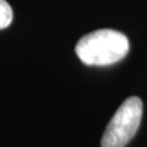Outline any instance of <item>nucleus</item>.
<instances>
[{"instance_id":"f03ea898","label":"nucleus","mask_w":147,"mask_h":147,"mask_svg":"<svg viewBox=\"0 0 147 147\" xmlns=\"http://www.w3.org/2000/svg\"><path fill=\"white\" fill-rule=\"evenodd\" d=\"M144 105L139 97L125 99L105 127L100 146L125 147L136 134L142 118Z\"/></svg>"},{"instance_id":"7ed1b4c3","label":"nucleus","mask_w":147,"mask_h":147,"mask_svg":"<svg viewBox=\"0 0 147 147\" xmlns=\"http://www.w3.org/2000/svg\"><path fill=\"white\" fill-rule=\"evenodd\" d=\"M12 22V9L6 0H0V30L6 28Z\"/></svg>"},{"instance_id":"f257e3e1","label":"nucleus","mask_w":147,"mask_h":147,"mask_svg":"<svg viewBox=\"0 0 147 147\" xmlns=\"http://www.w3.org/2000/svg\"><path fill=\"white\" fill-rule=\"evenodd\" d=\"M75 52L85 65H112L126 57L129 39L121 32L97 30L82 37L76 44Z\"/></svg>"}]
</instances>
